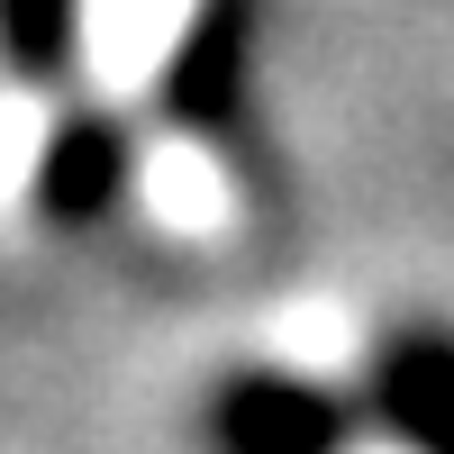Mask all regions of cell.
<instances>
[{
  "mask_svg": "<svg viewBox=\"0 0 454 454\" xmlns=\"http://www.w3.org/2000/svg\"><path fill=\"white\" fill-rule=\"evenodd\" d=\"M173 27H182V0H91V73L109 91H137L173 46Z\"/></svg>",
  "mask_w": 454,
  "mask_h": 454,
  "instance_id": "6da1fadb",
  "label": "cell"
},
{
  "mask_svg": "<svg viewBox=\"0 0 454 454\" xmlns=\"http://www.w3.org/2000/svg\"><path fill=\"white\" fill-rule=\"evenodd\" d=\"M145 192H155V218L182 227V237H209V227H227V182H218V164L200 155V145H182V137L145 155Z\"/></svg>",
  "mask_w": 454,
  "mask_h": 454,
  "instance_id": "7a4b0ae2",
  "label": "cell"
}]
</instances>
